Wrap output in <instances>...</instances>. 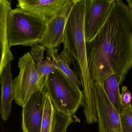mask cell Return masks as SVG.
Wrapping results in <instances>:
<instances>
[{"mask_svg": "<svg viewBox=\"0 0 132 132\" xmlns=\"http://www.w3.org/2000/svg\"><path fill=\"white\" fill-rule=\"evenodd\" d=\"M132 11L115 0L103 27L89 42L86 56L92 88L116 75L121 85L132 68Z\"/></svg>", "mask_w": 132, "mask_h": 132, "instance_id": "1", "label": "cell"}, {"mask_svg": "<svg viewBox=\"0 0 132 132\" xmlns=\"http://www.w3.org/2000/svg\"><path fill=\"white\" fill-rule=\"evenodd\" d=\"M85 7V0H75L65 27L63 50L59 56L69 67L71 64H78L85 98L83 111L91 113L95 111L96 107L87 64L84 30Z\"/></svg>", "mask_w": 132, "mask_h": 132, "instance_id": "2", "label": "cell"}, {"mask_svg": "<svg viewBox=\"0 0 132 132\" xmlns=\"http://www.w3.org/2000/svg\"><path fill=\"white\" fill-rule=\"evenodd\" d=\"M46 90L58 112L73 117L81 106H84L82 91L77 88L59 69L45 78Z\"/></svg>", "mask_w": 132, "mask_h": 132, "instance_id": "3", "label": "cell"}, {"mask_svg": "<svg viewBox=\"0 0 132 132\" xmlns=\"http://www.w3.org/2000/svg\"><path fill=\"white\" fill-rule=\"evenodd\" d=\"M45 24L37 16L20 7L11 9L7 17V38L10 47H31L39 43Z\"/></svg>", "mask_w": 132, "mask_h": 132, "instance_id": "4", "label": "cell"}, {"mask_svg": "<svg viewBox=\"0 0 132 132\" xmlns=\"http://www.w3.org/2000/svg\"><path fill=\"white\" fill-rule=\"evenodd\" d=\"M37 64L29 52L19 59V75L13 79L15 103L23 107L33 93L44 86L45 78L41 81L38 79Z\"/></svg>", "mask_w": 132, "mask_h": 132, "instance_id": "5", "label": "cell"}, {"mask_svg": "<svg viewBox=\"0 0 132 132\" xmlns=\"http://www.w3.org/2000/svg\"><path fill=\"white\" fill-rule=\"evenodd\" d=\"M94 91L98 132H122L120 114L110 100L103 85L97 84Z\"/></svg>", "mask_w": 132, "mask_h": 132, "instance_id": "6", "label": "cell"}, {"mask_svg": "<svg viewBox=\"0 0 132 132\" xmlns=\"http://www.w3.org/2000/svg\"><path fill=\"white\" fill-rule=\"evenodd\" d=\"M115 0H85L84 30L86 42L96 36L108 19Z\"/></svg>", "mask_w": 132, "mask_h": 132, "instance_id": "7", "label": "cell"}, {"mask_svg": "<svg viewBox=\"0 0 132 132\" xmlns=\"http://www.w3.org/2000/svg\"><path fill=\"white\" fill-rule=\"evenodd\" d=\"M75 0H69L60 13L45 24L39 44L47 49L56 48L63 44L65 30L71 9Z\"/></svg>", "mask_w": 132, "mask_h": 132, "instance_id": "8", "label": "cell"}, {"mask_svg": "<svg viewBox=\"0 0 132 132\" xmlns=\"http://www.w3.org/2000/svg\"><path fill=\"white\" fill-rule=\"evenodd\" d=\"M47 95L44 88L36 91L22 107L23 132H41Z\"/></svg>", "mask_w": 132, "mask_h": 132, "instance_id": "9", "label": "cell"}, {"mask_svg": "<svg viewBox=\"0 0 132 132\" xmlns=\"http://www.w3.org/2000/svg\"><path fill=\"white\" fill-rule=\"evenodd\" d=\"M69 0H18L17 7L35 14L45 24L57 15Z\"/></svg>", "mask_w": 132, "mask_h": 132, "instance_id": "10", "label": "cell"}, {"mask_svg": "<svg viewBox=\"0 0 132 132\" xmlns=\"http://www.w3.org/2000/svg\"><path fill=\"white\" fill-rule=\"evenodd\" d=\"M11 9V1L0 0V44L1 49L0 73L13 59V56L8 43L7 32V17Z\"/></svg>", "mask_w": 132, "mask_h": 132, "instance_id": "11", "label": "cell"}, {"mask_svg": "<svg viewBox=\"0 0 132 132\" xmlns=\"http://www.w3.org/2000/svg\"><path fill=\"white\" fill-rule=\"evenodd\" d=\"M0 83L1 92L0 114L2 120L6 121L10 116L12 101L14 98L11 63H9L0 73Z\"/></svg>", "mask_w": 132, "mask_h": 132, "instance_id": "12", "label": "cell"}, {"mask_svg": "<svg viewBox=\"0 0 132 132\" xmlns=\"http://www.w3.org/2000/svg\"><path fill=\"white\" fill-rule=\"evenodd\" d=\"M120 85L119 80L115 75L108 77L103 84L104 90L110 100L117 112L121 114L123 110L120 103Z\"/></svg>", "mask_w": 132, "mask_h": 132, "instance_id": "13", "label": "cell"}, {"mask_svg": "<svg viewBox=\"0 0 132 132\" xmlns=\"http://www.w3.org/2000/svg\"><path fill=\"white\" fill-rule=\"evenodd\" d=\"M47 55L52 58L53 61L56 63L58 69H60L77 88L80 89L81 86V81L75 71L70 69V67L59 57L57 48L47 49Z\"/></svg>", "mask_w": 132, "mask_h": 132, "instance_id": "14", "label": "cell"}, {"mask_svg": "<svg viewBox=\"0 0 132 132\" xmlns=\"http://www.w3.org/2000/svg\"><path fill=\"white\" fill-rule=\"evenodd\" d=\"M72 118L54 110L51 132H66L69 126L74 122Z\"/></svg>", "mask_w": 132, "mask_h": 132, "instance_id": "15", "label": "cell"}, {"mask_svg": "<svg viewBox=\"0 0 132 132\" xmlns=\"http://www.w3.org/2000/svg\"><path fill=\"white\" fill-rule=\"evenodd\" d=\"M54 110V106L47 93L42 122L41 132H51Z\"/></svg>", "mask_w": 132, "mask_h": 132, "instance_id": "16", "label": "cell"}, {"mask_svg": "<svg viewBox=\"0 0 132 132\" xmlns=\"http://www.w3.org/2000/svg\"><path fill=\"white\" fill-rule=\"evenodd\" d=\"M57 69L58 67L56 63L52 61L50 57H46L45 60L37 64V70L39 81H41L48 75L55 72Z\"/></svg>", "mask_w": 132, "mask_h": 132, "instance_id": "17", "label": "cell"}, {"mask_svg": "<svg viewBox=\"0 0 132 132\" xmlns=\"http://www.w3.org/2000/svg\"><path fill=\"white\" fill-rule=\"evenodd\" d=\"M132 95L127 87L123 86L122 88V92L120 93V101L123 110L132 107L131 105Z\"/></svg>", "mask_w": 132, "mask_h": 132, "instance_id": "18", "label": "cell"}, {"mask_svg": "<svg viewBox=\"0 0 132 132\" xmlns=\"http://www.w3.org/2000/svg\"><path fill=\"white\" fill-rule=\"evenodd\" d=\"M38 44L36 43L31 46L30 53L37 62V64L43 61L44 52L45 51L47 50V48Z\"/></svg>", "mask_w": 132, "mask_h": 132, "instance_id": "19", "label": "cell"}, {"mask_svg": "<svg viewBox=\"0 0 132 132\" xmlns=\"http://www.w3.org/2000/svg\"><path fill=\"white\" fill-rule=\"evenodd\" d=\"M122 132H132V117L122 113L120 114Z\"/></svg>", "mask_w": 132, "mask_h": 132, "instance_id": "20", "label": "cell"}, {"mask_svg": "<svg viewBox=\"0 0 132 132\" xmlns=\"http://www.w3.org/2000/svg\"><path fill=\"white\" fill-rule=\"evenodd\" d=\"M122 113H124L132 117V106L130 108L124 110Z\"/></svg>", "mask_w": 132, "mask_h": 132, "instance_id": "21", "label": "cell"}, {"mask_svg": "<svg viewBox=\"0 0 132 132\" xmlns=\"http://www.w3.org/2000/svg\"><path fill=\"white\" fill-rule=\"evenodd\" d=\"M127 2L128 6L132 11V0H127Z\"/></svg>", "mask_w": 132, "mask_h": 132, "instance_id": "22", "label": "cell"}, {"mask_svg": "<svg viewBox=\"0 0 132 132\" xmlns=\"http://www.w3.org/2000/svg\"></svg>", "mask_w": 132, "mask_h": 132, "instance_id": "23", "label": "cell"}]
</instances>
